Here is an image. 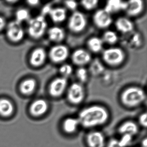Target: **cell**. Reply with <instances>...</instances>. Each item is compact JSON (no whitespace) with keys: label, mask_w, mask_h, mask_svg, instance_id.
I'll list each match as a JSON object with an SVG mask.
<instances>
[{"label":"cell","mask_w":147,"mask_h":147,"mask_svg":"<svg viewBox=\"0 0 147 147\" xmlns=\"http://www.w3.org/2000/svg\"><path fill=\"white\" fill-rule=\"evenodd\" d=\"M66 94L68 101L75 105L82 103L86 95L83 85L78 82H74L68 86Z\"/></svg>","instance_id":"obj_5"},{"label":"cell","mask_w":147,"mask_h":147,"mask_svg":"<svg viewBox=\"0 0 147 147\" xmlns=\"http://www.w3.org/2000/svg\"><path fill=\"white\" fill-rule=\"evenodd\" d=\"M126 57L125 52L121 48L113 47L102 51V61L112 67L120 66Z\"/></svg>","instance_id":"obj_3"},{"label":"cell","mask_w":147,"mask_h":147,"mask_svg":"<svg viewBox=\"0 0 147 147\" xmlns=\"http://www.w3.org/2000/svg\"><path fill=\"white\" fill-rule=\"evenodd\" d=\"M69 51L64 45L58 44L53 46L48 54L49 58L53 63L59 64L64 62L68 58Z\"/></svg>","instance_id":"obj_7"},{"label":"cell","mask_w":147,"mask_h":147,"mask_svg":"<svg viewBox=\"0 0 147 147\" xmlns=\"http://www.w3.org/2000/svg\"><path fill=\"white\" fill-rule=\"evenodd\" d=\"M47 25V21L44 15H39L30 19L27 28L29 36L33 39H39L45 34Z\"/></svg>","instance_id":"obj_4"},{"label":"cell","mask_w":147,"mask_h":147,"mask_svg":"<svg viewBox=\"0 0 147 147\" xmlns=\"http://www.w3.org/2000/svg\"><path fill=\"white\" fill-rule=\"evenodd\" d=\"M146 99L144 90L140 87L130 86L124 89L120 96L122 104L125 107L134 108L142 104Z\"/></svg>","instance_id":"obj_2"},{"label":"cell","mask_w":147,"mask_h":147,"mask_svg":"<svg viewBox=\"0 0 147 147\" xmlns=\"http://www.w3.org/2000/svg\"><path fill=\"white\" fill-rule=\"evenodd\" d=\"M99 1L97 0H84L80 2V5L85 10L92 11L98 6Z\"/></svg>","instance_id":"obj_30"},{"label":"cell","mask_w":147,"mask_h":147,"mask_svg":"<svg viewBox=\"0 0 147 147\" xmlns=\"http://www.w3.org/2000/svg\"><path fill=\"white\" fill-rule=\"evenodd\" d=\"M141 145L142 147H147V140L146 138H145L142 140Z\"/></svg>","instance_id":"obj_37"},{"label":"cell","mask_w":147,"mask_h":147,"mask_svg":"<svg viewBox=\"0 0 147 147\" xmlns=\"http://www.w3.org/2000/svg\"><path fill=\"white\" fill-rule=\"evenodd\" d=\"M65 35L66 34L63 29L59 26H53L48 30L49 39L51 42L58 44L64 40Z\"/></svg>","instance_id":"obj_21"},{"label":"cell","mask_w":147,"mask_h":147,"mask_svg":"<svg viewBox=\"0 0 147 147\" xmlns=\"http://www.w3.org/2000/svg\"><path fill=\"white\" fill-rule=\"evenodd\" d=\"M7 38L13 42H18L23 40L25 32L21 23L15 21L10 22L6 26Z\"/></svg>","instance_id":"obj_9"},{"label":"cell","mask_w":147,"mask_h":147,"mask_svg":"<svg viewBox=\"0 0 147 147\" xmlns=\"http://www.w3.org/2000/svg\"><path fill=\"white\" fill-rule=\"evenodd\" d=\"M87 25V20L84 14L79 11L73 12L67 21V27L71 32L80 33L84 30Z\"/></svg>","instance_id":"obj_6"},{"label":"cell","mask_w":147,"mask_h":147,"mask_svg":"<svg viewBox=\"0 0 147 147\" xmlns=\"http://www.w3.org/2000/svg\"><path fill=\"white\" fill-rule=\"evenodd\" d=\"M133 136L129 134H123L118 140L119 144L121 147H126L129 146L133 140Z\"/></svg>","instance_id":"obj_31"},{"label":"cell","mask_w":147,"mask_h":147,"mask_svg":"<svg viewBox=\"0 0 147 147\" xmlns=\"http://www.w3.org/2000/svg\"><path fill=\"white\" fill-rule=\"evenodd\" d=\"M30 18V12L26 9H19L16 13V20L20 23L28 20Z\"/></svg>","instance_id":"obj_28"},{"label":"cell","mask_w":147,"mask_h":147,"mask_svg":"<svg viewBox=\"0 0 147 147\" xmlns=\"http://www.w3.org/2000/svg\"><path fill=\"white\" fill-rule=\"evenodd\" d=\"M94 24L101 30L107 29L112 24L111 15L104 9H99L94 12L92 16Z\"/></svg>","instance_id":"obj_10"},{"label":"cell","mask_w":147,"mask_h":147,"mask_svg":"<svg viewBox=\"0 0 147 147\" xmlns=\"http://www.w3.org/2000/svg\"><path fill=\"white\" fill-rule=\"evenodd\" d=\"M104 43L109 45H114L117 42L118 37L116 32L112 30H107L103 33L101 38Z\"/></svg>","instance_id":"obj_26"},{"label":"cell","mask_w":147,"mask_h":147,"mask_svg":"<svg viewBox=\"0 0 147 147\" xmlns=\"http://www.w3.org/2000/svg\"><path fill=\"white\" fill-rule=\"evenodd\" d=\"M86 142L88 147H105V136L99 131L89 132L86 137Z\"/></svg>","instance_id":"obj_12"},{"label":"cell","mask_w":147,"mask_h":147,"mask_svg":"<svg viewBox=\"0 0 147 147\" xmlns=\"http://www.w3.org/2000/svg\"><path fill=\"white\" fill-rule=\"evenodd\" d=\"M102 62L98 59L92 60L89 63L90 66L88 70L89 73L95 76L101 74L104 70V66Z\"/></svg>","instance_id":"obj_25"},{"label":"cell","mask_w":147,"mask_h":147,"mask_svg":"<svg viewBox=\"0 0 147 147\" xmlns=\"http://www.w3.org/2000/svg\"><path fill=\"white\" fill-rule=\"evenodd\" d=\"M64 5L67 9L73 11V12L76 11L78 6V3L76 1L73 0L65 1H64Z\"/></svg>","instance_id":"obj_32"},{"label":"cell","mask_w":147,"mask_h":147,"mask_svg":"<svg viewBox=\"0 0 147 147\" xmlns=\"http://www.w3.org/2000/svg\"><path fill=\"white\" fill-rule=\"evenodd\" d=\"M80 126V125L77 117H69L65 119L63 122V129L65 133L69 135L75 133Z\"/></svg>","instance_id":"obj_20"},{"label":"cell","mask_w":147,"mask_h":147,"mask_svg":"<svg viewBox=\"0 0 147 147\" xmlns=\"http://www.w3.org/2000/svg\"><path fill=\"white\" fill-rule=\"evenodd\" d=\"M138 123L141 126L146 128L147 125V114L146 112L143 113L139 116Z\"/></svg>","instance_id":"obj_33"},{"label":"cell","mask_w":147,"mask_h":147,"mask_svg":"<svg viewBox=\"0 0 147 147\" xmlns=\"http://www.w3.org/2000/svg\"><path fill=\"white\" fill-rule=\"evenodd\" d=\"M88 70L84 67H79L76 71V76L79 83L82 84L87 81L88 78Z\"/></svg>","instance_id":"obj_27"},{"label":"cell","mask_w":147,"mask_h":147,"mask_svg":"<svg viewBox=\"0 0 147 147\" xmlns=\"http://www.w3.org/2000/svg\"><path fill=\"white\" fill-rule=\"evenodd\" d=\"M47 57V53L43 48H37L31 54L30 63L32 66L36 67H41L44 64Z\"/></svg>","instance_id":"obj_14"},{"label":"cell","mask_w":147,"mask_h":147,"mask_svg":"<svg viewBox=\"0 0 147 147\" xmlns=\"http://www.w3.org/2000/svg\"><path fill=\"white\" fill-rule=\"evenodd\" d=\"M73 67L67 63H65L62 65L59 68V73L61 76L67 79L73 74L74 70Z\"/></svg>","instance_id":"obj_29"},{"label":"cell","mask_w":147,"mask_h":147,"mask_svg":"<svg viewBox=\"0 0 147 147\" xmlns=\"http://www.w3.org/2000/svg\"><path fill=\"white\" fill-rule=\"evenodd\" d=\"M87 46L90 52L97 54L103 51L104 42L101 38L94 36L90 38L87 41Z\"/></svg>","instance_id":"obj_22"},{"label":"cell","mask_w":147,"mask_h":147,"mask_svg":"<svg viewBox=\"0 0 147 147\" xmlns=\"http://www.w3.org/2000/svg\"><path fill=\"white\" fill-rule=\"evenodd\" d=\"M27 2L31 6H36L39 4V1H27Z\"/></svg>","instance_id":"obj_36"},{"label":"cell","mask_w":147,"mask_h":147,"mask_svg":"<svg viewBox=\"0 0 147 147\" xmlns=\"http://www.w3.org/2000/svg\"><path fill=\"white\" fill-rule=\"evenodd\" d=\"M127 1L120 0H110L107 1L104 8L109 14L118 13L121 11H125L127 7Z\"/></svg>","instance_id":"obj_15"},{"label":"cell","mask_w":147,"mask_h":147,"mask_svg":"<svg viewBox=\"0 0 147 147\" xmlns=\"http://www.w3.org/2000/svg\"><path fill=\"white\" fill-rule=\"evenodd\" d=\"M49 108L48 104L44 99H38L34 101L31 105L30 112L35 117H39L46 113Z\"/></svg>","instance_id":"obj_17"},{"label":"cell","mask_w":147,"mask_h":147,"mask_svg":"<svg viewBox=\"0 0 147 147\" xmlns=\"http://www.w3.org/2000/svg\"><path fill=\"white\" fill-rule=\"evenodd\" d=\"M138 125L134 121L128 120L121 124L118 128V132L121 134H129L134 136L138 132Z\"/></svg>","instance_id":"obj_19"},{"label":"cell","mask_w":147,"mask_h":147,"mask_svg":"<svg viewBox=\"0 0 147 147\" xmlns=\"http://www.w3.org/2000/svg\"><path fill=\"white\" fill-rule=\"evenodd\" d=\"M127 7L125 11L128 17H137L143 11L144 4L142 0H131L127 1Z\"/></svg>","instance_id":"obj_13"},{"label":"cell","mask_w":147,"mask_h":147,"mask_svg":"<svg viewBox=\"0 0 147 147\" xmlns=\"http://www.w3.org/2000/svg\"><path fill=\"white\" fill-rule=\"evenodd\" d=\"M14 107L10 100L7 99H0V115L4 117L11 116L13 112Z\"/></svg>","instance_id":"obj_24"},{"label":"cell","mask_w":147,"mask_h":147,"mask_svg":"<svg viewBox=\"0 0 147 147\" xmlns=\"http://www.w3.org/2000/svg\"><path fill=\"white\" fill-rule=\"evenodd\" d=\"M107 147H121L118 142V140L115 138H112L109 141Z\"/></svg>","instance_id":"obj_34"},{"label":"cell","mask_w":147,"mask_h":147,"mask_svg":"<svg viewBox=\"0 0 147 147\" xmlns=\"http://www.w3.org/2000/svg\"><path fill=\"white\" fill-rule=\"evenodd\" d=\"M71 60L74 65L79 67H84L91 62L92 57L89 51L80 48L73 51L71 55Z\"/></svg>","instance_id":"obj_11"},{"label":"cell","mask_w":147,"mask_h":147,"mask_svg":"<svg viewBox=\"0 0 147 147\" xmlns=\"http://www.w3.org/2000/svg\"><path fill=\"white\" fill-rule=\"evenodd\" d=\"M48 14L54 23L60 24L64 22L67 18V10L62 7L51 8Z\"/></svg>","instance_id":"obj_18"},{"label":"cell","mask_w":147,"mask_h":147,"mask_svg":"<svg viewBox=\"0 0 147 147\" xmlns=\"http://www.w3.org/2000/svg\"><path fill=\"white\" fill-rule=\"evenodd\" d=\"M114 25L117 30L123 34L129 33L134 29V24L126 17H120L117 19Z\"/></svg>","instance_id":"obj_16"},{"label":"cell","mask_w":147,"mask_h":147,"mask_svg":"<svg viewBox=\"0 0 147 147\" xmlns=\"http://www.w3.org/2000/svg\"><path fill=\"white\" fill-rule=\"evenodd\" d=\"M110 118L108 110L100 105H92L82 109L77 118L80 125L85 129L101 126L107 123Z\"/></svg>","instance_id":"obj_1"},{"label":"cell","mask_w":147,"mask_h":147,"mask_svg":"<svg viewBox=\"0 0 147 147\" xmlns=\"http://www.w3.org/2000/svg\"><path fill=\"white\" fill-rule=\"evenodd\" d=\"M6 26L5 20L3 17L0 16V32L3 30Z\"/></svg>","instance_id":"obj_35"},{"label":"cell","mask_w":147,"mask_h":147,"mask_svg":"<svg viewBox=\"0 0 147 147\" xmlns=\"http://www.w3.org/2000/svg\"><path fill=\"white\" fill-rule=\"evenodd\" d=\"M67 79L60 76L53 80L50 84L49 92L50 95L55 98H58L66 92L67 89Z\"/></svg>","instance_id":"obj_8"},{"label":"cell","mask_w":147,"mask_h":147,"mask_svg":"<svg viewBox=\"0 0 147 147\" xmlns=\"http://www.w3.org/2000/svg\"><path fill=\"white\" fill-rule=\"evenodd\" d=\"M36 86V82L34 79H27L21 82L20 86V90L23 94L30 95L35 91Z\"/></svg>","instance_id":"obj_23"}]
</instances>
